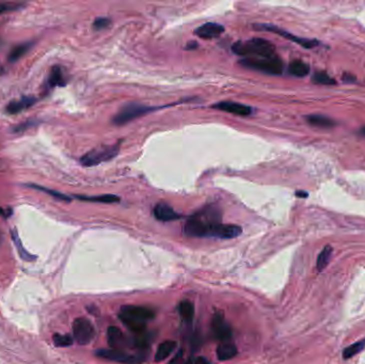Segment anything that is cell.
Masks as SVG:
<instances>
[{
  "label": "cell",
  "mask_w": 365,
  "mask_h": 364,
  "mask_svg": "<svg viewBox=\"0 0 365 364\" xmlns=\"http://www.w3.org/2000/svg\"><path fill=\"white\" fill-rule=\"evenodd\" d=\"M76 199L81 201H90V202H100V203H115L119 202L120 198L114 195H102V196H75Z\"/></svg>",
  "instance_id": "cell-26"
},
{
  "label": "cell",
  "mask_w": 365,
  "mask_h": 364,
  "mask_svg": "<svg viewBox=\"0 0 365 364\" xmlns=\"http://www.w3.org/2000/svg\"><path fill=\"white\" fill-rule=\"evenodd\" d=\"M175 347H176V343L174 342V341H166V342L161 343L156 352V355H155V361L160 362L162 360H165L166 358H168L169 355L174 351Z\"/></svg>",
  "instance_id": "cell-23"
},
{
  "label": "cell",
  "mask_w": 365,
  "mask_h": 364,
  "mask_svg": "<svg viewBox=\"0 0 365 364\" xmlns=\"http://www.w3.org/2000/svg\"><path fill=\"white\" fill-rule=\"evenodd\" d=\"M169 364H187V361L185 359V354L184 351H180L175 356L174 358L170 361Z\"/></svg>",
  "instance_id": "cell-36"
},
{
  "label": "cell",
  "mask_w": 365,
  "mask_h": 364,
  "mask_svg": "<svg viewBox=\"0 0 365 364\" xmlns=\"http://www.w3.org/2000/svg\"><path fill=\"white\" fill-rule=\"evenodd\" d=\"M361 133H362V134H363V135L365 136V126H364V127H363V128L361 129Z\"/></svg>",
  "instance_id": "cell-42"
},
{
  "label": "cell",
  "mask_w": 365,
  "mask_h": 364,
  "mask_svg": "<svg viewBox=\"0 0 365 364\" xmlns=\"http://www.w3.org/2000/svg\"><path fill=\"white\" fill-rule=\"evenodd\" d=\"M73 334L76 342L80 345H87L94 338V327L87 319H77L73 324Z\"/></svg>",
  "instance_id": "cell-8"
},
{
  "label": "cell",
  "mask_w": 365,
  "mask_h": 364,
  "mask_svg": "<svg viewBox=\"0 0 365 364\" xmlns=\"http://www.w3.org/2000/svg\"><path fill=\"white\" fill-rule=\"evenodd\" d=\"M53 343L58 347H66L73 344V338L68 335H55L52 338Z\"/></svg>",
  "instance_id": "cell-32"
},
{
  "label": "cell",
  "mask_w": 365,
  "mask_h": 364,
  "mask_svg": "<svg viewBox=\"0 0 365 364\" xmlns=\"http://www.w3.org/2000/svg\"><path fill=\"white\" fill-rule=\"evenodd\" d=\"M12 238H13V242L15 243V246H16V248H17V250H18L19 255H20V257H21L22 259L26 260V261L34 259V257H32V255H31V254H29V253H28V252L24 249V248H22L21 243H20V241H19V237H18V235H17V232L15 231V230H13V231H12Z\"/></svg>",
  "instance_id": "cell-31"
},
{
  "label": "cell",
  "mask_w": 365,
  "mask_h": 364,
  "mask_svg": "<svg viewBox=\"0 0 365 364\" xmlns=\"http://www.w3.org/2000/svg\"><path fill=\"white\" fill-rule=\"evenodd\" d=\"M312 81L316 84H323V86H335L337 84V81L329 76L326 72H316L312 76Z\"/></svg>",
  "instance_id": "cell-29"
},
{
  "label": "cell",
  "mask_w": 365,
  "mask_h": 364,
  "mask_svg": "<svg viewBox=\"0 0 365 364\" xmlns=\"http://www.w3.org/2000/svg\"><path fill=\"white\" fill-rule=\"evenodd\" d=\"M212 332L215 339L228 342L232 338V329L230 325L224 321L223 314L219 311L216 312L212 321Z\"/></svg>",
  "instance_id": "cell-9"
},
{
  "label": "cell",
  "mask_w": 365,
  "mask_h": 364,
  "mask_svg": "<svg viewBox=\"0 0 365 364\" xmlns=\"http://www.w3.org/2000/svg\"><path fill=\"white\" fill-rule=\"evenodd\" d=\"M223 32H224V27L220 24H217V22H206V24H203L193 31V33L197 36L204 38V40L218 37Z\"/></svg>",
  "instance_id": "cell-12"
},
{
  "label": "cell",
  "mask_w": 365,
  "mask_h": 364,
  "mask_svg": "<svg viewBox=\"0 0 365 364\" xmlns=\"http://www.w3.org/2000/svg\"><path fill=\"white\" fill-rule=\"evenodd\" d=\"M0 215L3 216L4 218H7V217H10L12 215V210L11 208H5V210L0 208Z\"/></svg>",
  "instance_id": "cell-37"
},
{
  "label": "cell",
  "mask_w": 365,
  "mask_h": 364,
  "mask_svg": "<svg viewBox=\"0 0 365 364\" xmlns=\"http://www.w3.org/2000/svg\"><path fill=\"white\" fill-rule=\"evenodd\" d=\"M37 124H38V122H36L35 120H27L25 122L18 124V125L14 126L12 130L14 131V133H21V131H25L29 128L34 127L35 125H37Z\"/></svg>",
  "instance_id": "cell-34"
},
{
  "label": "cell",
  "mask_w": 365,
  "mask_h": 364,
  "mask_svg": "<svg viewBox=\"0 0 365 364\" xmlns=\"http://www.w3.org/2000/svg\"><path fill=\"white\" fill-rule=\"evenodd\" d=\"M343 80L346 82H354L356 81V77L351 74H344L343 75Z\"/></svg>",
  "instance_id": "cell-38"
},
{
  "label": "cell",
  "mask_w": 365,
  "mask_h": 364,
  "mask_svg": "<svg viewBox=\"0 0 365 364\" xmlns=\"http://www.w3.org/2000/svg\"><path fill=\"white\" fill-rule=\"evenodd\" d=\"M33 44H34L33 41H29V42H24V43L16 45L15 47H13L11 49L9 56H7V60H9V62H11V63H13V62H16L22 56L26 55V53L31 48H32Z\"/></svg>",
  "instance_id": "cell-20"
},
{
  "label": "cell",
  "mask_w": 365,
  "mask_h": 364,
  "mask_svg": "<svg viewBox=\"0 0 365 364\" xmlns=\"http://www.w3.org/2000/svg\"><path fill=\"white\" fill-rule=\"evenodd\" d=\"M242 228L236 226V224H222L218 223L213 228L211 236L218 237L222 239H230L238 237L242 234Z\"/></svg>",
  "instance_id": "cell-11"
},
{
  "label": "cell",
  "mask_w": 365,
  "mask_h": 364,
  "mask_svg": "<svg viewBox=\"0 0 365 364\" xmlns=\"http://www.w3.org/2000/svg\"><path fill=\"white\" fill-rule=\"evenodd\" d=\"M65 84H66V78L63 73V69H62V67L59 65L52 66L48 75V80H47L48 88L64 87Z\"/></svg>",
  "instance_id": "cell-17"
},
{
  "label": "cell",
  "mask_w": 365,
  "mask_h": 364,
  "mask_svg": "<svg viewBox=\"0 0 365 364\" xmlns=\"http://www.w3.org/2000/svg\"><path fill=\"white\" fill-rule=\"evenodd\" d=\"M332 251H333L332 247L328 245L324 248L322 252L320 253V255H318L317 262H316V268L318 272H323V270L327 267V265L330 262V259H331Z\"/></svg>",
  "instance_id": "cell-25"
},
{
  "label": "cell",
  "mask_w": 365,
  "mask_h": 364,
  "mask_svg": "<svg viewBox=\"0 0 365 364\" xmlns=\"http://www.w3.org/2000/svg\"><path fill=\"white\" fill-rule=\"evenodd\" d=\"M306 121L310 125L320 128H331L336 125V122L332 119L323 114H310L306 117Z\"/></svg>",
  "instance_id": "cell-19"
},
{
  "label": "cell",
  "mask_w": 365,
  "mask_h": 364,
  "mask_svg": "<svg viewBox=\"0 0 365 364\" xmlns=\"http://www.w3.org/2000/svg\"><path fill=\"white\" fill-rule=\"evenodd\" d=\"M192 43H193V42H189V43H188V46H187V48H195V47H197V46H198V45H197V44H196V45H193Z\"/></svg>",
  "instance_id": "cell-41"
},
{
  "label": "cell",
  "mask_w": 365,
  "mask_h": 364,
  "mask_svg": "<svg viewBox=\"0 0 365 364\" xmlns=\"http://www.w3.org/2000/svg\"><path fill=\"white\" fill-rule=\"evenodd\" d=\"M289 72L295 77H305L310 73V66L301 60H293L289 65Z\"/></svg>",
  "instance_id": "cell-22"
},
{
  "label": "cell",
  "mask_w": 365,
  "mask_h": 364,
  "mask_svg": "<svg viewBox=\"0 0 365 364\" xmlns=\"http://www.w3.org/2000/svg\"><path fill=\"white\" fill-rule=\"evenodd\" d=\"M151 341H152L151 336L142 332V334H138L136 336V338L133 340V344L135 347L139 348L140 351H143L150 346Z\"/></svg>",
  "instance_id": "cell-30"
},
{
  "label": "cell",
  "mask_w": 365,
  "mask_h": 364,
  "mask_svg": "<svg viewBox=\"0 0 365 364\" xmlns=\"http://www.w3.org/2000/svg\"><path fill=\"white\" fill-rule=\"evenodd\" d=\"M217 357L221 361H227L230 359H233L237 355V348L234 344L224 342L220 344L216 351Z\"/></svg>",
  "instance_id": "cell-21"
},
{
  "label": "cell",
  "mask_w": 365,
  "mask_h": 364,
  "mask_svg": "<svg viewBox=\"0 0 365 364\" xmlns=\"http://www.w3.org/2000/svg\"><path fill=\"white\" fill-rule=\"evenodd\" d=\"M154 216L159 221H172L181 218V215L177 214L172 207L166 203H158L154 207Z\"/></svg>",
  "instance_id": "cell-15"
},
{
  "label": "cell",
  "mask_w": 365,
  "mask_h": 364,
  "mask_svg": "<svg viewBox=\"0 0 365 364\" xmlns=\"http://www.w3.org/2000/svg\"><path fill=\"white\" fill-rule=\"evenodd\" d=\"M120 145L111 144V145H100L97 148L85 153L80 158V164L83 167H95L103 162L110 161L116 155L119 154Z\"/></svg>",
  "instance_id": "cell-4"
},
{
  "label": "cell",
  "mask_w": 365,
  "mask_h": 364,
  "mask_svg": "<svg viewBox=\"0 0 365 364\" xmlns=\"http://www.w3.org/2000/svg\"><path fill=\"white\" fill-rule=\"evenodd\" d=\"M213 108L224 111V112L236 114V115H249L252 113L251 107L237 103V102H229V100L217 103V104L213 105Z\"/></svg>",
  "instance_id": "cell-10"
},
{
  "label": "cell",
  "mask_w": 365,
  "mask_h": 364,
  "mask_svg": "<svg viewBox=\"0 0 365 364\" xmlns=\"http://www.w3.org/2000/svg\"><path fill=\"white\" fill-rule=\"evenodd\" d=\"M365 348V339L358 341L354 344H352L351 346L346 347L344 352H343V357L344 359H351L353 357H355L356 355L360 354Z\"/></svg>",
  "instance_id": "cell-28"
},
{
  "label": "cell",
  "mask_w": 365,
  "mask_h": 364,
  "mask_svg": "<svg viewBox=\"0 0 365 364\" xmlns=\"http://www.w3.org/2000/svg\"><path fill=\"white\" fill-rule=\"evenodd\" d=\"M25 6L24 3H17V2H3L0 3V14L9 13L13 11H17L22 9Z\"/></svg>",
  "instance_id": "cell-33"
},
{
  "label": "cell",
  "mask_w": 365,
  "mask_h": 364,
  "mask_svg": "<svg viewBox=\"0 0 365 364\" xmlns=\"http://www.w3.org/2000/svg\"><path fill=\"white\" fill-rule=\"evenodd\" d=\"M220 220L221 214L218 207L208 205L190 217L184 226V233L190 237L211 236L213 228L221 223Z\"/></svg>",
  "instance_id": "cell-1"
},
{
  "label": "cell",
  "mask_w": 365,
  "mask_h": 364,
  "mask_svg": "<svg viewBox=\"0 0 365 364\" xmlns=\"http://www.w3.org/2000/svg\"><path fill=\"white\" fill-rule=\"evenodd\" d=\"M239 64L253 71L270 75H281L283 73V62L277 55L271 58H244Z\"/></svg>",
  "instance_id": "cell-3"
},
{
  "label": "cell",
  "mask_w": 365,
  "mask_h": 364,
  "mask_svg": "<svg viewBox=\"0 0 365 364\" xmlns=\"http://www.w3.org/2000/svg\"><path fill=\"white\" fill-rule=\"evenodd\" d=\"M232 50L236 55L245 58H271L276 56L275 45L260 37L238 41L232 46Z\"/></svg>",
  "instance_id": "cell-2"
},
{
  "label": "cell",
  "mask_w": 365,
  "mask_h": 364,
  "mask_svg": "<svg viewBox=\"0 0 365 364\" xmlns=\"http://www.w3.org/2000/svg\"><path fill=\"white\" fill-rule=\"evenodd\" d=\"M96 356L102 359L125 364H140L145 360L144 355L142 354L129 355L124 353L123 350H113V348L111 350H99L96 352Z\"/></svg>",
  "instance_id": "cell-7"
},
{
  "label": "cell",
  "mask_w": 365,
  "mask_h": 364,
  "mask_svg": "<svg viewBox=\"0 0 365 364\" xmlns=\"http://www.w3.org/2000/svg\"><path fill=\"white\" fill-rule=\"evenodd\" d=\"M121 313L133 316L135 319L141 320L143 322L153 320L155 317V313L153 310L140 306H124L121 309Z\"/></svg>",
  "instance_id": "cell-13"
},
{
  "label": "cell",
  "mask_w": 365,
  "mask_h": 364,
  "mask_svg": "<svg viewBox=\"0 0 365 364\" xmlns=\"http://www.w3.org/2000/svg\"><path fill=\"white\" fill-rule=\"evenodd\" d=\"M111 20L108 17H97L93 21V28L95 30H103L110 26Z\"/></svg>",
  "instance_id": "cell-35"
},
{
  "label": "cell",
  "mask_w": 365,
  "mask_h": 364,
  "mask_svg": "<svg viewBox=\"0 0 365 364\" xmlns=\"http://www.w3.org/2000/svg\"><path fill=\"white\" fill-rule=\"evenodd\" d=\"M119 316H120L121 322L124 325H125V326L130 331L135 332L136 335L142 334V332H144V330L146 328V322L135 319V317H133V316H129V315H126V314L121 313V312H120Z\"/></svg>",
  "instance_id": "cell-16"
},
{
  "label": "cell",
  "mask_w": 365,
  "mask_h": 364,
  "mask_svg": "<svg viewBox=\"0 0 365 364\" xmlns=\"http://www.w3.org/2000/svg\"><path fill=\"white\" fill-rule=\"evenodd\" d=\"M107 338L108 344L113 350H122L125 345V339H124L122 331L119 328L110 326L107 331Z\"/></svg>",
  "instance_id": "cell-18"
},
{
  "label": "cell",
  "mask_w": 365,
  "mask_h": 364,
  "mask_svg": "<svg viewBox=\"0 0 365 364\" xmlns=\"http://www.w3.org/2000/svg\"><path fill=\"white\" fill-rule=\"evenodd\" d=\"M36 102L35 97L33 96H22L18 99H14L6 105L5 112L7 114H17L24 111L31 106H33Z\"/></svg>",
  "instance_id": "cell-14"
},
{
  "label": "cell",
  "mask_w": 365,
  "mask_h": 364,
  "mask_svg": "<svg viewBox=\"0 0 365 364\" xmlns=\"http://www.w3.org/2000/svg\"><path fill=\"white\" fill-rule=\"evenodd\" d=\"M193 364H209L208 360L204 357H199L195 360V362H193Z\"/></svg>",
  "instance_id": "cell-39"
},
{
  "label": "cell",
  "mask_w": 365,
  "mask_h": 364,
  "mask_svg": "<svg viewBox=\"0 0 365 364\" xmlns=\"http://www.w3.org/2000/svg\"><path fill=\"white\" fill-rule=\"evenodd\" d=\"M178 313H180L182 320L186 323L192 322L193 316H195V306L188 300L182 301L178 306Z\"/></svg>",
  "instance_id": "cell-24"
},
{
  "label": "cell",
  "mask_w": 365,
  "mask_h": 364,
  "mask_svg": "<svg viewBox=\"0 0 365 364\" xmlns=\"http://www.w3.org/2000/svg\"><path fill=\"white\" fill-rule=\"evenodd\" d=\"M29 186L32 189H36V190L43 191L44 193H46V195H49L50 197L55 198V199H57L59 201H64V202H69V201L72 200L71 197H68V196L64 195V193L59 192L57 190L50 189V188H46V187H44V186H40V185H36V184H29Z\"/></svg>",
  "instance_id": "cell-27"
},
{
  "label": "cell",
  "mask_w": 365,
  "mask_h": 364,
  "mask_svg": "<svg viewBox=\"0 0 365 364\" xmlns=\"http://www.w3.org/2000/svg\"><path fill=\"white\" fill-rule=\"evenodd\" d=\"M253 28L255 30H264V31H271V32H275L277 33L278 35H280L284 38H286V40H290L294 43H296L300 46H302V47L305 48H313V47H316V46L320 45V42H318L317 40H312V38H305V37H299V36H296L294 35L290 32H287V31L279 28L278 26H274V25H267V24H255L253 25Z\"/></svg>",
  "instance_id": "cell-6"
},
{
  "label": "cell",
  "mask_w": 365,
  "mask_h": 364,
  "mask_svg": "<svg viewBox=\"0 0 365 364\" xmlns=\"http://www.w3.org/2000/svg\"><path fill=\"white\" fill-rule=\"evenodd\" d=\"M156 109H157L156 107H150L137 103H129L126 104L125 106H123L121 109L116 112V114L112 118V123L115 124V125H123V124H126Z\"/></svg>",
  "instance_id": "cell-5"
},
{
  "label": "cell",
  "mask_w": 365,
  "mask_h": 364,
  "mask_svg": "<svg viewBox=\"0 0 365 364\" xmlns=\"http://www.w3.org/2000/svg\"><path fill=\"white\" fill-rule=\"evenodd\" d=\"M296 196L299 197V198H307L308 197V192H305V191H297L296 192Z\"/></svg>",
  "instance_id": "cell-40"
}]
</instances>
